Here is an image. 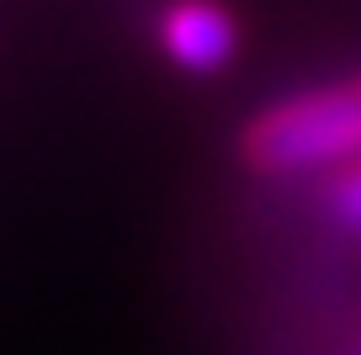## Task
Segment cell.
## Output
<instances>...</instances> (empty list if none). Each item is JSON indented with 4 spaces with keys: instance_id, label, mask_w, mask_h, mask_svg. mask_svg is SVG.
Here are the masks:
<instances>
[{
    "instance_id": "cell-1",
    "label": "cell",
    "mask_w": 361,
    "mask_h": 355,
    "mask_svg": "<svg viewBox=\"0 0 361 355\" xmlns=\"http://www.w3.org/2000/svg\"><path fill=\"white\" fill-rule=\"evenodd\" d=\"M255 175H314L361 159V85H319L260 106L239 133Z\"/></svg>"
},
{
    "instance_id": "cell-2",
    "label": "cell",
    "mask_w": 361,
    "mask_h": 355,
    "mask_svg": "<svg viewBox=\"0 0 361 355\" xmlns=\"http://www.w3.org/2000/svg\"><path fill=\"white\" fill-rule=\"evenodd\" d=\"M154 48L180 75H218L239 58V22L224 0H165L154 11Z\"/></svg>"
},
{
    "instance_id": "cell-3",
    "label": "cell",
    "mask_w": 361,
    "mask_h": 355,
    "mask_svg": "<svg viewBox=\"0 0 361 355\" xmlns=\"http://www.w3.org/2000/svg\"><path fill=\"white\" fill-rule=\"evenodd\" d=\"M319 212L329 218V228L361 239V159H350V165H340V170L324 175V186H319Z\"/></svg>"
}]
</instances>
